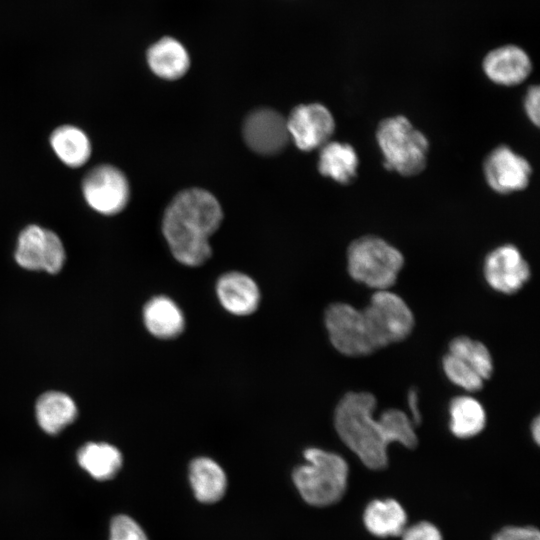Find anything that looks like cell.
<instances>
[{
    "label": "cell",
    "instance_id": "obj_20",
    "mask_svg": "<svg viewBox=\"0 0 540 540\" xmlns=\"http://www.w3.org/2000/svg\"><path fill=\"white\" fill-rule=\"evenodd\" d=\"M49 143L57 158L70 168L83 166L92 154L90 138L75 125L65 124L55 128L50 134Z\"/></svg>",
    "mask_w": 540,
    "mask_h": 540
},
{
    "label": "cell",
    "instance_id": "obj_4",
    "mask_svg": "<svg viewBox=\"0 0 540 540\" xmlns=\"http://www.w3.org/2000/svg\"><path fill=\"white\" fill-rule=\"evenodd\" d=\"M306 463L293 471V482L301 497L313 506H328L346 491L348 465L338 454L319 448L304 451Z\"/></svg>",
    "mask_w": 540,
    "mask_h": 540
},
{
    "label": "cell",
    "instance_id": "obj_6",
    "mask_svg": "<svg viewBox=\"0 0 540 540\" xmlns=\"http://www.w3.org/2000/svg\"><path fill=\"white\" fill-rule=\"evenodd\" d=\"M361 312L375 350L404 340L414 326V316L406 302L387 290L376 291Z\"/></svg>",
    "mask_w": 540,
    "mask_h": 540
},
{
    "label": "cell",
    "instance_id": "obj_32",
    "mask_svg": "<svg viewBox=\"0 0 540 540\" xmlns=\"http://www.w3.org/2000/svg\"><path fill=\"white\" fill-rule=\"evenodd\" d=\"M417 393L414 389H411L408 393V405L412 413L413 424H419L421 421V415L417 406Z\"/></svg>",
    "mask_w": 540,
    "mask_h": 540
},
{
    "label": "cell",
    "instance_id": "obj_21",
    "mask_svg": "<svg viewBox=\"0 0 540 540\" xmlns=\"http://www.w3.org/2000/svg\"><path fill=\"white\" fill-rule=\"evenodd\" d=\"M189 480L196 499L205 504L219 501L227 489L224 470L208 457H198L191 461Z\"/></svg>",
    "mask_w": 540,
    "mask_h": 540
},
{
    "label": "cell",
    "instance_id": "obj_29",
    "mask_svg": "<svg viewBox=\"0 0 540 540\" xmlns=\"http://www.w3.org/2000/svg\"><path fill=\"white\" fill-rule=\"evenodd\" d=\"M402 540H443L438 528L429 522H419L404 529Z\"/></svg>",
    "mask_w": 540,
    "mask_h": 540
},
{
    "label": "cell",
    "instance_id": "obj_30",
    "mask_svg": "<svg viewBox=\"0 0 540 540\" xmlns=\"http://www.w3.org/2000/svg\"><path fill=\"white\" fill-rule=\"evenodd\" d=\"M524 111L529 121L536 127L540 123V89L538 85L530 86L523 99Z\"/></svg>",
    "mask_w": 540,
    "mask_h": 540
},
{
    "label": "cell",
    "instance_id": "obj_24",
    "mask_svg": "<svg viewBox=\"0 0 540 540\" xmlns=\"http://www.w3.org/2000/svg\"><path fill=\"white\" fill-rule=\"evenodd\" d=\"M449 427L454 436L470 438L485 427L486 414L481 403L470 396H457L449 404Z\"/></svg>",
    "mask_w": 540,
    "mask_h": 540
},
{
    "label": "cell",
    "instance_id": "obj_23",
    "mask_svg": "<svg viewBox=\"0 0 540 540\" xmlns=\"http://www.w3.org/2000/svg\"><path fill=\"white\" fill-rule=\"evenodd\" d=\"M367 530L377 537L401 535L407 516L403 507L394 499L371 501L363 515Z\"/></svg>",
    "mask_w": 540,
    "mask_h": 540
},
{
    "label": "cell",
    "instance_id": "obj_17",
    "mask_svg": "<svg viewBox=\"0 0 540 540\" xmlns=\"http://www.w3.org/2000/svg\"><path fill=\"white\" fill-rule=\"evenodd\" d=\"M78 466L96 482H106L116 477L122 468L120 450L106 442H88L76 455Z\"/></svg>",
    "mask_w": 540,
    "mask_h": 540
},
{
    "label": "cell",
    "instance_id": "obj_15",
    "mask_svg": "<svg viewBox=\"0 0 540 540\" xmlns=\"http://www.w3.org/2000/svg\"><path fill=\"white\" fill-rule=\"evenodd\" d=\"M146 62L157 77L174 81L188 72L190 53L185 44L173 35H162L146 51Z\"/></svg>",
    "mask_w": 540,
    "mask_h": 540
},
{
    "label": "cell",
    "instance_id": "obj_5",
    "mask_svg": "<svg viewBox=\"0 0 540 540\" xmlns=\"http://www.w3.org/2000/svg\"><path fill=\"white\" fill-rule=\"evenodd\" d=\"M404 264L402 253L381 237L364 235L352 241L347 250V267L357 282L386 290L397 280Z\"/></svg>",
    "mask_w": 540,
    "mask_h": 540
},
{
    "label": "cell",
    "instance_id": "obj_14",
    "mask_svg": "<svg viewBox=\"0 0 540 540\" xmlns=\"http://www.w3.org/2000/svg\"><path fill=\"white\" fill-rule=\"evenodd\" d=\"M485 76L494 84L505 87L523 83L533 70L529 54L516 44H504L490 50L482 60Z\"/></svg>",
    "mask_w": 540,
    "mask_h": 540
},
{
    "label": "cell",
    "instance_id": "obj_1",
    "mask_svg": "<svg viewBox=\"0 0 540 540\" xmlns=\"http://www.w3.org/2000/svg\"><path fill=\"white\" fill-rule=\"evenodd\" d=\"M223 219L220 203L210 192L190 188L179 192L167 206L162 232L175 259L200 266L211 256L209 237Z\"/></svg>",
    "mask_w": 540,
    "mask_h": 540
},
{
    "label": "cell",
    "instance_id": "obj_8",
    "mask_svg": "<svg viewBox=\"0 0 540 540\" xmlns=\"http://www.w3.org/2000/svg\"><path fill=\"white\" fill-rule=\"evenodd\" d=\"M14 257L24 269L56 274L62 269L66 254L60 237L54 231L30 224L18 235Z\"/></svg>",
    "mask_w": 540,
    "mask_h": 540
},
{
    "label": "cell",
    "instance_id": "obj_33",
    "mask_svg": "<svg viewBox=\"0 0 540 540\" xmlns=\"http://www.w3.org/2000/svg\"><path fill=\"white\" fill-rule=\"evenodd\" d=\"M531 433L535 440V442L538 444L540 440V420L539 417H536L531 425Z\"/></svg>",
    "mask_w": 540,
    "mask_h": 540
},
{
    "label": "cell",
    "instance_id": "obj_7",
    "mask_svg": "<svg viewBox=\"0 0 540 540\" xmlns=\"http://www.w3.org/2000/svg\"><path fill=\"white\" fill-rule=\"evenodd\" d=\"M81 191L86 204L105 216L122 212L130 199L127 177L111 164L97 165L89 170L82 180Z\"/></svg>",
    "mask_w": 540,
    "mask_h": 540
},
{
    "label": "cell",
    "instance_id": "obj_13",
    "mask_svg": "<svg viewBox=\"0 0 540 540\" xmlns=\"http://www.w3.org/2000/svg\"><path fill=\"white\" fill-rule=\"evenodd\" d=\"M243 137L247 146L261 155L281 152L290 139L286 118L271 108L256 109L246 117Z\"/></svg>",
    "mask_w": 540,
    "mask_h": 540
},
{
    "label": "cell",
    "instance_id": "obj_11",
    "mask_svg": "<svg viewBox=\"0 0 540 540\" xmlns=\"http://www.w3.org/2000/svg\"><path fill=\"white\" fill-rule=\"evenodd\" d=\"M286 124L290 138L303 151L320 149L335 130L332 113L320 103L296 106L286 118Z\"/></svg>",
    "mask_w": 540,
    "mask_h": 540
},
{
    "label": "cell",
    "instance_id": "obj_10",
    "mask_svg": "<svg viewBox=\"0 0 540 540\" xmlns=\"http://www.w3.org/2000/svg\"><path fill=\"white\" fill-rule=\"evenodd\" d=\"M483 175L489 188L501 195L525 190L531 180L530 162L508 145H498L483 161Z\"/></svg>",
    "mask_w": 540,
    "mask_h": 540
},
{
    "label": "cell",
    "instance_id": "obj_22",
    "mask_svg": "<svg viewBox=\"0 0 540 540\" xmlns=\"http://www.w3.org/2000/svg\"><path fill=\"white\" fill-rule=\"evenodd\" d=\"M77 416V407L70 396L58 391L42 394L36 402V419L40 428L55 435L70 425Z\"/></svg>",
    "mask_w": 540,
    "mask_h": 540
},
{
    "label": "cell",
    "instance_id": "obj_9",
    "mask_svg": "<svg viewBox=\"0 0 540 540\" xmlns=\"http://www.w3.org/2000/svg\"><path fill=\"white\" fill-rule=\"evenodd\" d=\"M325 325L332 345L347 356H364L375 351L361 310L347 303H333L325 312Z\"/></svg>",
    "mask_w": 540,
    "mask_h": 540
},
{
    "label": "cell",
    "instance_id": "obj_26",
    "mask_svg": "<svg viewBox=\"0 0 540 540\" xmlns=\"http://www.w3.org/2000/svg\"><path fill=\"white\" fill-rule=\"evenodd\" d=\"M379 419L385 427L390 443L399 442L410 449L416 447L418 440L414 424L406 413L399 409H388Z\"/></svg>",
    "mask_w": 540,
    "mask_h": 540
},
{
    "label": "cell",
    "instance_id": "obj_25",
    "mask_svg": "<svg viewBox=\"0 0 540 540\" xmlns=\"http://www.w3.org/2000/svg\"><path fill=\"white\" fill-rule=\"evenodd\" d=\"M448 353L470 366L483 380L492 375V356L487 347L480 341L466 336L456 337L451 340Z\"/></svg>",
    "mask_w": 540,
    "mask_h": 540
},
{
    "label": "cell",
    "instance_id": "obj_12",
    "mask_svg": "<svg viewBox=\"0 0 540 540\" xmlns=\"http://www.w3.org/2000/svg\"><path fill=\"white\" fill-rule=\"evenodd\" d=\"M483 273L489 286L504 294L520 290L531 275L529 264L513 244L491 250L485 257Z\"/></svg>",
    "mask_w": 540,
    "mask_h": 540
},
{
    "label": "cell",
    "instance_id": "obj_28",
    "mask_svg": "<svg viewBox=\"0 0 540 540\" xmlns=\"http://www.w3.org/2000/svg\"><path fill=\"white\" fill-rule=\"evenodd\" d=\"M108 540H149L140 524L131 516L117 514L108 526Z\"/></svg>",
    "mask_w": 540,
    "mask_h": 540
},
{
    "label": "cell",
    "instance_id": "obj_2",
    "mask_svg": "<svg viewBox=\"0 0 540 540\" xmlns=\"http://www.w3.org/2000/svg\"><path fill=\"white\" fill-rule=\"evenodd\" d=\"M376 398L369 392H349L335 409L334 424L341 440L370 469H384L388 464L390 444L380 419L373 417Z\"/></svg>",
    "mask_w": 540,
    "mask_h": 540
},
{
    "label": "cell",
    "instance_id": "obj_18",
    "mask_svg": "<svg viewBox=\"0 0 540 540\" xmlns=\"http://www.w3.org/2000/svg\"><path fill=\"white\" fill-rule=\"evenodd\" d=\"M359 157L349 143L328 141L319 151L318 171L343 185L352 183L358 174Z\"/></svg>",
    "mask_w": 540,
    "mask_h": 540
},
{
    "label": "cell",
    "instance_id": "obj_19",
    "mask_svg": "<svg viewBox=\"0 0 540 540\" xmlns=\"http://www.w3.org/2000/svg\"><path fill=\"white\" fill-rule=\"evenodd\" d=\"M143 321L147 330L160 339L177 337L185 326L181 309L172 299L163 295L155 296L146 303Z\"/></svg>",
    "mask_w": 540,
    "mask_h": 540
},
{
    "label": "cell",
    "instance_id": "obj_31",
    "mask_svg": "<svg viewBox=\"0 0 540 540\" xmlns=\"http://www.w3.org/2000/svg\"><path fill=\"white\" fill-rule=\"evenodd\" d=\"M493 540H540L538 529L532 526H509L500 530Z\"/></svg>",
    "mask_w": 540,
    "mask_h": 540
},
{
    "label": "cell",
    "instance_id": "obj_16",
    "mask_svg": "<svg viewBox=\"0 0 540 540\" xmlns=\"http://www.w3.org/2000/svg\"><path fill=\"white\" fill-rule=\"evenodd\" d=\"M216 294L223 308L237 316L252 314L260 302V291L256 282L237 271L225 273L218 279Z\"/></svg>",
    "mask_w": 540,
    "mask_h": 540
},
{
    "label": "cell",
    "instance_id": "obj_3",
    "mask_svg": "<svg viewBox=\"0 0 540 540\" xmlns=\"http://www.w3.org/2000/svg\"><path fill=\"white\" fill-rule=\"evenodd\" d=\"M375 139L383 157L384 167L401 176L420 174L427 165L429 141L404 115L382 119Z\"/></svg>",
    "mask_w": 540,
    "mask_h": 540
},
{
    "label": "cell",
    "instance_id": "obj_27",
    "mask_svg": "<svg viewBox=\"0 0 540 540\" xmlns=\"http://www.w3.org/2000/svg\"><path fill=\"white\" fill-rule=\"evenodd\" d=\"M442 365L445 375L455 385L472 392L483 387L484 380L458 357L447 353Z\"/></svg>",
    "mask_w": 540,
    "mask_h": 540
}]
</instances>
